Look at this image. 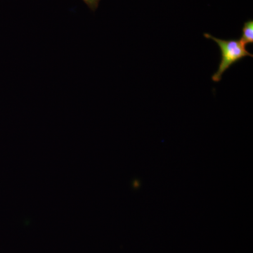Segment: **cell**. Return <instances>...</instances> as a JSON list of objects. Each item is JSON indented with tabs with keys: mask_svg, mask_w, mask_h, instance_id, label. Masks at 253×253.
<instances>
[{
	"mask_svg": "<svg viewBox=\"0 0 253 253\" xmlns=\"http://www.w3.org/2000/svg\"><path fill=\"white\" fill-rule=\"evenodd\" d=\"M205 38L212 40L219 46L221 51V60L218 70L212 76V80L218 83L221 80L223 74L227 71L232 65L239 62L240 60L246 56L253 57L246 46L241 42V40H221L219 38L211 36L209 33H204Z\"/></svg>",
	"mask_w": 253,
	"mask_h": 253,
	"instance_id": "1",
	"label": "cell"
},
{
	"mask_svg": "<svg viewBox=\"0 0 253 253\" xmlns=\"http://www.w3.org/2000/svg\"><path fill=\"white\" fill-rule=\"evenodd\" d=\"M241 41L245 44L247 45L249 44L253 43V21L249 20L244 23L242 29V36Z\"/></svg>",
	"mask_w": 253,
	"mask_h": 253,
	"instance_id": "2",
	"label": "cell"
},
{
	"mask_svg": "<svg viewBox=\"0 0 253 253\" xmlns=\"http://www.w3.org/2000/svg\"><path fill=\"white\" fill-rule=\"evenodd\" d=\"M83 1L87 5L89 9L95 11L99 6L100 0H83Z\"/></svg>",
	"mask_w": 253,
	"mask_h": 253,
	"instance_id": "3",
	"label": "cell"
}]
</instances>
